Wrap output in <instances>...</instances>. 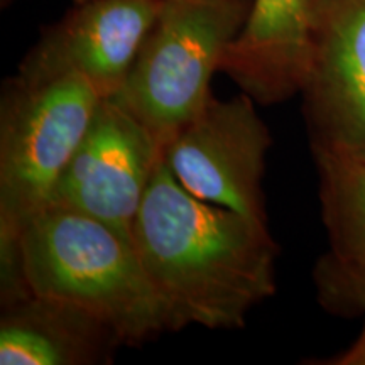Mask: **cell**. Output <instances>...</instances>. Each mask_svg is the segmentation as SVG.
<instances>
[{
	"instance_id": "obj_1",
	"label": "cell",
	"mask_w": 365,
	"mask_h": 365,
	"mask_svg": "<svg viewBox=\"0 0 365 365\" xmlns=\"http://www.w3.org/2000/svg\"><path fill=\"white\" fill-rule=\"evenodd\" d=\"M130 237L178 331L239 330L276 293L279 247L267 223L196 198L164 159Z\"/></svg>"
},
{
	"instance_id": "obj_2",
	"label": "cell",
	"mask_w": 365,
	"mask_h": 365,
	"mask_svg": "<svg viewBox=\"0 0 365 365\" xmlns=\"http://www.w3.org/2000/svg\"><path fill=\"white\" fill-rule=\"evenodd\" d=\"M19 254L33 293L86 309L125 346L178 331L134 242L97 218L48 207L22 232Z\"/></svg>"
},
{
	"instance_id": "obj_3",
	"label": "cell",
	"mask_w": 365,
	"mask_h": 365,
	"mask_svg": "<svg viewBox=\"0 0 365 365\" xmlns=\"http://www.w3.org/2000/svg\"><path fill=\"white\" fill-rule=\"evenodd\" d=\"M102 97L78 75L6 80L0 97V252L51 205Z\"/></svg>"
},
{
	"instance_id": "obj_4",
	"label": "cell",
	"mask_w": 365,
	"mask_h": 365,
	"mask_svg": "<svg viewBox=\"0 0 365 365\" xmlns=\"http://www.w3.org/2000/svg\"><path fill=\"white\" fill-rule=\"evenodd\" d=\"M250 0H163L129 75L112 97L166 145L212 100V80Z\"/></svg>"
},
{
	"instance_id": "obj_5",
	"label": "cell",
	"mask_w": 365,
	"mask_h": 365,
	"mask_svg": "<svg viewBox=\"0 0 365 365\" xmlns=\"http://www.w3.org/2000/svg\"><path fill=\"white\" fill-rule=\"evenodd\" d=\"M272 139L255 102L242 93L212 97L164 149L176 181L203 202L267 223L262 181Z\"/></svg>"
},
{
	"instance_id": "obj_6",
	"label": "cell",
	"mask_w": 365,
	"mask_h": 365,
	"mask_svg": "<svg viewBox=\"0 0 365 365\" xmlns=\"http://www.w3.org/2000/svg\"><path fill=\"white\" fill-rule=\"evenodd\" d=\"M163 159L153 132L113 98H102L49 207L76 210L130 237Z\"/></svg>"
},
{
	"instance_id": "obj_7",
	"label": "cell",
	"mask_w": 365,
	"mask_h": 365,
	"mask_svg": "<svg viewBox=\"0 0 365 365\" xmlns=\"http://www.w3.org/2000/svg\"><path fill=\"white\" fill-rule=\"evenodd\" d=\"M301 95L312 149L365 159V0H313Z\"/></svg>"
},
{
	"instance_id": "obj_8",
	"label": "cell",
	"mask_w": 365,
	"mask_h": 365,
	"mask_svg": "<svg viewBox=\"0 0 365 365\" xmlns=\"http://www.w3.org/2000/svg\"><path fill=\"white\" fill-rule=\"evenodd\" d=\"M163 0H88L48 26L17 73L26 78L78 75L102 98L115 97Z\"/></svg>"
},
{
	"instance_id": "obj_9",
	"label": "cell",
	"mask_w": 365,
	"mask_h": 365,
	"mask_svg": "<svg viewBox=\"0 0 365 365\" xmlns=\"http://www.w3.org/2000/svg\"><path fill=\"white\" fill-rule=\"evenodd\" d=\"M312 48L313 0H250L220 71L255 103H282L303 90Z\"/></svg>"
},
{
	"instance_id": "obj_10",
	"label": "cell",
	"mask_w": 365,
	"mask_h": 365,
	"mask_svg": "<svg viewBox=\"0 0 365 365\" xmlns=\"http://www.w3.org/2000/svg\"><path fill=\"white\" fill-rule=\"evenodd\" d=\"M120 346L110 325L68 301L31 291L2 303V365L112 364Z\"/></svg>"
},
{
	"instance_id": "obj_11",
	"label": "cell",
	"mask_w": 365,
	"mask_h": 365,
	"mask_svg": "<svg viewBox=\"0 0 365 365\" xmlns=\"http://www.w3.org/2000/svg\"><path fill=\"white\" fill-rule=\"evenodd\" d=\"M319 205L333 257L365 262V159L313 150Z\"/></svg>"
},
{
	"instance_id": "obj_12",
	"label": "cell",
	"mask_w": 365,
	"mask_h": 365,
	"mask_svg": "<svg viewBox=\"0 0 365 365\" xmlns=\"http://www.w3.org/2000/svg\"><path fill=\"white\" fill-rule=\"evenodd\" d=\"M318 303L341 318L365 317V262H344L323 254L313 271Z\"/></svg>"
},
{
	"instance_id": "obj_13",
	"label": "cell",
	"mask_w": 365,
	"mask_h": 365,
	"mask_svg": "<svg viewBox=\"0 0 365 365\" xmlns=\"http://www.w3.org/2000/svg\"><path fill=\"white\" fill-rule=\"evenodd\" d=\"M317 364H327V365H365V317H364V327L360 331L359 339L354 341L345 352H341L335 357H330L328 360H322Z\"/></svg>"
},
{
	"instance_id": "obj_14",
	"label": "cell",
	"mask_w": 365,
	"mask_h": 365,
	"mask_svg": "<svg viewBox=\"0 0 365 365\" xmlns=\"http://www.w3.org/2000/svg\"><path fill=\"white\" fill-rule=\"evenodd\" d=\"M0 2H2V7H7V6H9V4H11V2H12V0H0Z\"/></svg>"
},
{
	"instance_id": "obj_15",
	"label": "cell",
	"mask_w": 365,
	"mask_h": 365,
	"mask_svg": "<svg viewBox=\"0 0 365 365\" xmlns=\"http://www.w3.org/2000/svg\"><path fill=\"white\" fill-rule=\"evenodd\" d=\"M81 2H88V0H73V4H81Z\"/></svg>"
}]
</instances>
